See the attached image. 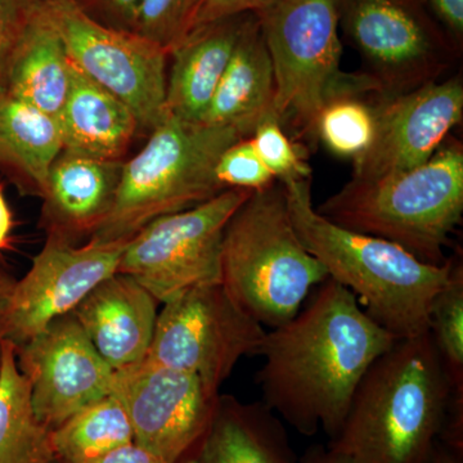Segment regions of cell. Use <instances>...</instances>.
I'll return each mask as SVG.
<instances>
[{
    "label": "cell",
    "instance_id": "cell-1",
    "mask_svg": "<svg viewBox=\"0 0 463 463\" xmlns=\"http://www.w3.org/2000/svg\"><path fill=\"white\" fill-rule=\"evenodd\" d=\"M397 340L327 279L291 321L267 331L257 376L263 403L304 437L322 428L334 440L362 377Z\"/></svg>",
    "mask_w": 463,
    "mask_h": 463
},
{
    "label": "cell",
    "instance_id": "cell-2",
    "mask_svg": "<svg viewBox=\"0 0 463 463\" xmlns=\"http://www.w3.org/2000/svg\"><path fill=\"white\" fill-rule=\"evenodd\" d=\"M455 395L429 332L398 339L362 377L327 447L354 463H431Z\"/></svg>",
    "mask_w": 463,
    "mask_h": 463
},
{
    "label": "cell",
    "instance_id": "cell-3",
    "mask_svg": "<svg viewBox=\"0 0 463 463\" xmlns=\"http://www.w3.org/2000/svg\"><path fill=\"white\" fill-rule=\"evenodd\" d=\"M289 216L304 248L397 339L429 332L432 298L449 281L455 259L420 260L388 240L332 223L312 203V179L283 182Z\"/></svg>",
    "mask_w": 463,
    "mask_h": 463
},
{
    "label": "cell",
    "instance_id": "cell-4",
    "mask_svg": "<svg viewBox=\"0 0 463 463\" xmlns=\"http://www.w3.org/2000/svg\"><path fill=\"white\" fill-rule=\"evenodd\" d=\"M332 223L397 243L425 263L443 265L463 214V146L448 137L413 169L352 181L317 207Z\"/></svg>",
    "mask_w": 463,
    "mask_h": 463
},
{
    "label": "cell",
    "instance_id": "cell-5",
    "mask_svg": "<svg viewBox=\"0 0 463 463\" xmlns=\"http://www.w3.org/2000/svg\"><path fill=\"white\" fill-rule=\"evenodd\" d=\"M327 279L292 225L283 183L251 192L228 222L222 245L221 283L241 309L272 330L291 321L310 289Z\"/></svg>",
    "mask_w": 463,
    "mask_h": 463
},
{
    "label": "cell",
    "instance_id": "cell-6",
    "mask_svg": "<svg viewBox=\"0 0 463 463\" xmlns=\"http://www.w3.org/2000/svg\"><path fill=\"white\" fill-rule=\"evenodd\" d=\"M242 137L230 128L165 114L138 154L124 161L111 213L91 242L129 241L160 216L190 209L225 191L215 176L222 154Z\"/></svg>",
    "mask_w": 463,
    "mask_h": 463
},
{
    "label": "cell",
    "instance_id": "cell-7",
    "mask_svg": "<svg viewBox=\"0 0 463 463\" xmlns=\"http://www.w3.org/2000/svg\"><path fill=\"white\" fill-rule=\"evenodd\" d=\"M272 61L273 116L298 138L316 137L317 121L331 100L376 94L364 72L341 70L336 0H264L254 11Z\"/></svg>",
    "mask_w": 463,
    "mask_h": 463
},
{
    "label": "cell",
    "instance_id": "cell-8",
    "mask_svg": "<svg viewBox=\"0 0 463 463\" xmlns=\"http://www.w3.org/2000/svg\"><path fill=\"white\" fill-rule=\"evenodd\" d=\"M339 29L364 63L377 96L392 97L440 80L462 52L426 0H336Z\"/></svg>",
    "mask_w": 463,
    "mask_h": 463
},
{
    "label": "cell",
    "instance_id": "cell-9",
    "mask_svg": "<svg viewBox=\"0 0 463 463\" xmlns=\"http://www.w3.org/2000/svg\"><path fill=\"white\" fill-rule=\"evenodd\" d=\"M250 194L230 188L155 219L128 241L118 273L132 277L161 304L197 286L221 283L225 227Z\"/></svg>",
    "mask_w": 463,
    "mask_h": 463
},
{
    "label": "cell",
    "instance_id": "cell-10",
    "mask_svg": "<svg viewBox=\"0 0 463 463\" xmlns=\"http://www.w3.org/2000/svg\"><path fill=\"white\" fill-rule=\"evenodd\" d=\"M163 306L149 361L194 374L219 392L241 358L259 355L267 330L222 283L187 289Z\"/></svg>",
    "mask_w": 463,
    "mask_h": 463
},
{
    "label": "cell",
    "instance_id": "cell-11",
    "mask_svg": "<svg viewBox=\"0 0 463 463\" xmlns=\"http://www.w3.org/2000/svg\"><path fill=\"white\" fill-rule=\"evenodd\" d=\"M67 58L91 80L124 102L141 132L166 114L169 53L145 36L97 23L72 0H45Z\"/></svg>",
    "mask_w": 463,
    "mask_h": 463
},
{
    "label": "cell",
    "instance_id": "cell-12",
    "mask_svg": "<svg viewBox=\"0 0 463 463\" xmlns=\"http://www.w3.org/2000/svg\"><path fill=\"white\" fill-rule=\"evenodd\" d=\"M112 395L123 404L134 443L178 463L205 434L219 401L194 374L145 361L115 371Z\"/></svg>",
    "mask_w": 463,
    "mask_h": 463
},
{
    "label": "cell",
    "instance_id": "cell-13",
    "mask_svg": "<svg viewBox=\"0 0 463 463\" xmlns=\"http://www.w3.org/2000/svg\"><path fill=\"white\" fill-rule=\"evenodd\" d=\"M128 241L84 246L47 237L25 276L16 279L0 321V337L23 345L48 325L74 312L103 279L118 273Z\"/></svg>",
    "mask_w": 463,
    "mask_h": 463
},
{
    "label": "cell",
    "instance_id": "cell-14",
    "mask_svg": "<svg viewBox=\"0 0 463 463\" xmlns=\"http://www.w3.org/2000/svg\"><path fill=\"white\" fill-rule=\"evenodd\" d=\"M33 414L54 430L76 412L111 395L115 371L100 358L72 313L14 347Z\"/></svg>",
    "mask_w": 463,
    "mask_h": 463
},
{
    "label": "cell",
    "instance_id": "cell-15",
    "mask_svg": "<svg viewBox=\"0 0 463 463\" xmlns=\"http://www.w3.org/2000/svg\"><path fill=\"white\" fill-rule=\"evenodd\" d=\"M376 130L367 151L353 160L352 179L371 181L426 163L462 123L461 75L392 97L373 96Z\"/></svg>",
    "mask_w": 463,
    "mask_h": 463
},
{
    "label": "cell",
    "instance_id": "cell-16",
    "mask_svg": "<svg viewBox=\"0 0 463 463\" xmlns=\"http://www.w3.org/2000/svg\"><path fill=\"white\" fill-rule=\"evenodd\" d=\"M123 163L62 149L42 196L41 227L47 237L70 245L90 239L111 213Z\"/></svg>",
    "mask_w": 463,
    "mask_h": 463
},
{
    "label": "cell",
    "instance_id": "cell-17",
    "mask_svg": "<svg viewBox=\"0 0 463 463\" xmlns=\"http://www.w3.org/2000/svg\"><path fill=\"white\" fill-rule=\"evenodd\" d=\"M157 304L132 277L115 273L91 289L72 315L100 358L118 371L147 356Z\"/></svg>",
    "mask_w": 463,
    "mask_h": 463
},
{
    "label": "cell",
    "instance_id": "cell-18",
    "mask_svg": "<svg viewBox=\"0 0 463 463\" xmlns=\"http://www.w3.org/2000/svg\"><path fill=\"white\" fill-rule=\"evenodd\" d=\"M248 14L221 18L196 27L170 52L167 114L192 123L203 121Z\"/></svg>",
    "mask_w": 463,
    "mask_h": 463
},
{
    "label": "cell",
    "instance_id": "cell-19",
    "mask_svg": "<svg viewBox=\"0 0 463 463\" xmlns=\"http://www.w3.org/2000/svg\"><path fill=\"white\" fill-rule=\"evenodd\" d=\"M276 81L257 17L249 12L233 53L201 123L230 128L242 138L273 116Z\"/></svg>",
    "mask_w": 463,
    "mask_h": 463
},
{
    "label": "cell",
    "instance_id": "cell-20",
    "mask_svg": "<svg viewBox=\"0 0 463 463\" xmlns=\"http://www.w3.org/2000/svg\"><path fill=\"white\" fill-rule=\"evenodd\" d=\"M69 72V91L58 120L62 149L99 160L125 161V155L141 132L136 116L71 62Z\"/></svg>",
    "mask_w": 463,
    "mask_h": 463
},
{
    "label": "cell",
    "instance_id": "cell-21",
    "mask_svg": "<svg viewBox=\"0 0 463 463\" xmlns=\"http://www.w3.org/2000/svg\"><path fill=\"white\" fill-rule=\"evenodd\" d=\"M178 463H298L281 420L260 403L219 397L209 428Z\"/></svg>",
    "mask_w": 463,
    "mask_h": 463
},
{
    "label": "cell",
    "instance_id": "cell-22",
    "mask_svg": "<svg viewBox=\"0 0 463 463\" xmlns=\"http://www.w3.org/2000/svg\"><path fill=\"white\" fill-rule=\"evenodd\" d=\"M62 148L57 120L0 93V170L23 194L43 196L52 164Z\"/></svg>",
    "mask_w": 463,
    "mask_h": 463
},
{
    "label": "cell",
    "instance_id": "cell-23",
    "mask_svg": "<svg viewBox=\"0 0 463 463\" xmlns=\"http://www.w3.org/2000/svg\"><path fill=\"white\" fill-rule=\"evenodd\" d=\"M69 66L65 45L44 3L14 52L5 93L58 121L69 91Z\"/></svg>",
    "mask_w": 463,
    "mask_h": 463
},
{
    "label": "cell",
    "instance_id": "cell-24",
    "mask_svg": "<svg viewBox=\"0 0 463 463\" xmlns=\"http://www.w3.org/2000/svg\"><path fill=\"white\" fill-rule=\"evenodd\" d=\"M51 430L33 414L27 379L14 344L2 340L0 354V463H54Z\"/></svg>",
    "mask_w": 463,
    "mask_h": 463
},
{
    "label": "cell",
    "instance_id": "cell-25",
    "mask_svg": "<svg viewBox=\"0 0 463 463\" xmlns=\"http://www.w3.org/2000/svg\"><path fill=\"white\" fill-rule=\"evenodd\" d=\"M56 458L90 463L116 448L133 443V429L123 404L114 395L94 402L51 431Z\"/></svg>",
    "mask_w": 463,
    "mask_h": 463
},
{
    "label": "cell",
    "instance_id": "cell-26",
    "mask_svg": "<svg viewBox=\"0 0 463 463\" xmlns=\"http://www.w3.org/2000/svg\"><path fill=\"white\" fill-rule=\"evenodd\" d=\"M373 96L368 100L358 94L340 97L322 109L316 137L328 151L353 160L367 151L376 130Z\"/></svg>",
    "mask_w": 463,
    "mask_h": 463
},
{
    "label": "cell",
    "instance_id": "cell-27",
    "mask_svg": "<svg viewBox=\"0 0 463 463\" xmlns=\"http://www.w3.org/2000/svg\"><path fill=\"white\" fill-rule=\"evenodd\" d=\"M429 334L456 394L463 395V268L456 259L449 281L432 298Z\"/></svg>",
    "mask_w": 463,
    "mask_h": 463
},
{
    "label": "cell",
    "instance_id": "cell-28",
    "mask_svg": "<svg viewBox=\"0 0 463 463\" xmlns=\"http://www.w3.org/2000/svg\"><path fill=\"white\" fill-rule=\"evenodd\" d=\"M203 0H142L133 32L156 43L167 53L194 29Z\"/></svg>",
    "mask_w": 463,
    "mask_h": 463
},
{
    "label": "cell",
    "instance_id": "cell-29",
    "mask_svg": "<svg viewBox=\"0 0 463 463\" xmlns=\"http://www.w3.org/2000/svg\"><path fill=\"white\" fill-rule=\"evenodd\" d=\"M259 156L279 182L309 179L312 170L304 161L300 146L289 139L279 121L269 118L251 136Z\"/></svg>",
    "mask_w": 463,
    "mask_h": 463
},
{
    "label": "cell",
    "instance_id": "cell-30",
    "mask_svg": "<svg viewBox=\"0 0 463 463\" xmlns=\"http://www.w3.org/2000/svg\"><path fill=\"white\" fill-rule=\"evenodd\" d=\"M215 176L224 190L260 191L277 181L259 156L251 137L225 149L216 164Z\"/></svg>",
    "mask_w": 463,
    "mask_h": 463
},
{
    "label": "cell",
    "instance_id": "cell-31",
    "mask_svg": "<svg viewBox=\"0 0 463 463\" xmlns=\"http://www.w3.org/2000/svg\"><path fill=\"white\" fill-rule=\"evenodd\" d=\"M44 3L45 0H0V93H5L14 52Z\"/></svg>",
    "mask_w": 463,
    "mask_h": 463
},
{
    "label": "cell",
    "instance_id": "cell-32",
    "mask_svg": "<svg viewBox=\"0 0 463 463\" xmlns=\"http://www.w3.org/2000/svg\"><path fill=\"white\" fill-rule=\"evenodd\" d=\"M84 14L109 27L133 32L142 0H72Z\"/></svg>",
    "mask_w": 463,
    "mask_h": 463
},
{
    "label": "cell",
    "instance_id": "cell-33",
    "mask_svg": "<svg viewBox=\"0 0 463 463\" xmlns=\"http://www.w3.org/2000/svg\"><path fill=\"white\" fill-rule=\"evenodd\" d=\"M429 9L453 44L463 50V0H426Z\"/></svg>",
    "mask_w": 463,
    "mask_h": 463
},
{
    "label": "cell",
    "instance_id": "cell-34",
    "mask_svg": "<svg viewBox=\"0 0 463 463\" xmlns=\"http://www.w3.org/2000/svg\"><path fill=\"white\" fill-rule=\"evenodd\" d=\"M261 2L264 0H203L194 20V29L221 18L248 14L254 11Z\"/></svg>",
    "mask_w": 463,
    "mask_h": 463
},
{
    "label": "cell",
    "instance_id": "cell-35",
    "mask_svg": "<svg viewBox=\"0 0 463 463\" xmlns=\"http://www.w3.org/2000/svg\"><path fill=\"white\" fill-rule=\"evenodd\" d=\"M90 463H166L155 453L149 452L138 444L129 443L116 448L105 456Z\"/></svg>",
    "mask_w": 463,
    "mask_h": 463
},
{
    "label": "cell",
    "instance_id": "cell-36",
    "mask_svg": "<svg viewBox=\"0 0 463 463\" xmlns=\"http://www.w3.org/2000/svg\"><path fill=\"white\" fill-rule=\"evenodd\" d=\"M300 463H354L349 457L335 452L330 448L321 446L312 447L307 449L306 456Z\"/></svg>",
    "mask_w": 463,
    "mask_h": 463
},
{
    "label": "cell",
    "instance_id": "cell-37",
    "mask_svg": "<svg viewBox=\"0 0 463 463\" xmlns=\"http://www.w3.org/2000/svg\"><path fill=\"white\" fill-rule=\"evenodd\" d=\"M12 228H14V219L0 185V250L7 248L11 240Z\"/></svg>",
    "mask_w": 463,
    "mask_h": 463
},
{
    "label": "cell",
    "instance_id": "cell-38",
    "mask_svg": "<svg viewBox=\"0 0 463 463\" xmlns=\"http://www.w3.org/2000/svg\"><path fill=\"white\" fill-rule=\"evenodd\" d=\"M14 281L16 279L11 274L0 268V321H2L3 312L7 306L9 294H11ZM0 354H2V337H0Z\"/></svg>",
    "mask_w": 463,
    "mask_h": 463
},
{
    "label": "cell",
    "instance_id": "cell-39",
    "mask_svg": "<svg viewBox=\"0 0 463 463\" xmlns=\"http://www.w3.org/2000/svg\"><path fill=\"white\" fill-rule=\"evenodd\" d=\"M431 463H463L462 453L450 449L444 444H439Z\"/></svg>",
    "mask_w": 463,
    "mask_h": 463
}]
</instances>
